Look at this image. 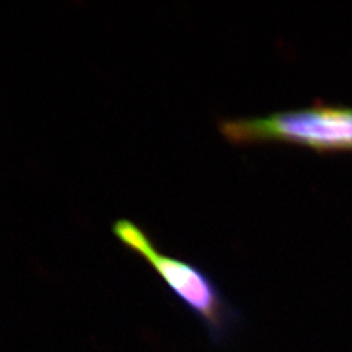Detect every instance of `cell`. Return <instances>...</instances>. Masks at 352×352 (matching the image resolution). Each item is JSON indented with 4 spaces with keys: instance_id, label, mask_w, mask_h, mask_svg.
Returning a JSON list of instances; mask_svg holds the SVG:
<instances>
[{
    "instance_id": "1",
    "label": "cell",
    "mask_w": 352,
    "mask_h": 352,
    "mask_svg": "<svg viewBox=\"0 0 352 352\" xmlns=\"http://www.w3.org/2000/svg\"><path fill=\"white\" fill-rule=\"evenodd\" d=\"M112 232L122 245L150 263L177 299L202 322L214 344L228 341L241 314L211 276L193 263L159 252L148 234L130 220H117Z\"/></svg>"
},
{
    "instance_id": "2",
    "label": "cell",
    "mask_w": 352,
    "mask_h": 352,
    "mask_svg": "<svg viewBox=\"0 0 352 352\" xmlns=\"http://www.w3.org/2000/svg\"><path fill=\"white\" fill-rule=\"evenodd\" d=\"M219 128L234 144L285 140L319 151L352 150V107L322 102L266 117L223 120Z\"/></svg>"
}]
</instances>
